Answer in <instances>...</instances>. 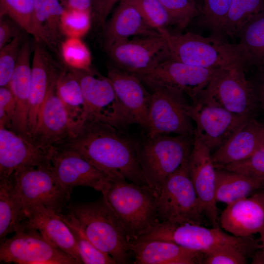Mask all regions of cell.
Listing matches in <instances>:
<instances>
[{
    "instance_id": "6da1fadb",
    "label": "cell",
    "mask_w": 264,
    "mask_h": 264,
    "mask_svg": "<svg viewBox=\"0 0 264 264\" xmlns=\"http://www.w3.org/2000/svg\"><path fill=\"white\" fill-rule=\"evenodd\" d=\"M110 125L86 120L78 132L53 149L74 152L112 178L148 185L136 154V139Z\"/></svg>"
},
{
    "instance_id": "7a4b0ae2",
    "label": "cell",
    "mask_w": 264,
    "mask_h": 264,
    "mask_svg": "<svg viewBox=\"0 0 264 264\" xmlns=\"http://www.w3.org/2000/svg\"><path fill=\"white\" fill-rule=\"evenodd\" d=\"M68 212L88 240L119 264L129 263L130 239L123 225L102 197L88 202L69 203Z\"/></svg>"
},
{
    "instance_id": "3957f363",
    "label": "cell",
    "mask_w": 264,
    "mask_h": 264,
    "mask_svg": "<svg viewBox=\"0 0 264 264\" xmlns=\"http://www.w3.org/2000/svg\"><path fill=\"white\" fill-rule=\"evenodd\" d=\"M171 242L206 254L224 246H233L252 257L259 248L258 239L229 235L220 227L208 228L202 225L158 221L132 241Z\"/></svg>"
},
{
    "instance_id": "277c9868",
    "label": "cell",
    "mask_w": 264,
    "mask_h": 264,
    "mask_svg": "<svg viewBox=\"0 0 264 264\" xmlns=\"http://www.w3.org/2000/svg\"><path fill=\"white\" fill-rule=\"evenodd\" d=\"M102 196L123 225L130 241L158 221L156 195L148 185L114 178Z\"/></svg>"
},
{
    "instance_id": "5b68a950",
    "label": "cell",
    "mask_w": 264,
    "mask_h": 264,
    "mask_svg": "<svg viewBox=\"0 0 264 264\" xmlns=\"http://www.w3.org/2000/svg\"><path fill=\"white\" fill-rule=\"evenodd\" d=\"M195 136H146L136 139V154L142 173L156 195L167 178L188 158Z\"/></svg>"
},
{
    "instance_id": "8992f818",
    "label": "cell",
    "mask_w": 264,
    "mask_h": 264,
    "mask_svg": "<svg viewBox=\"0 0 264 264\" xmlns=\"http://www.w3.org/2000/svg\"><path fill=\"white\" fill-rule=\"evenodd\" d=\"M159 33L166 42L171 59L206 68L242 67L234 44L192 32L174 34L165 29Z\"/></svg>"
},
{
    "instance_id": "52a82bcc",
    "label": "cell",
    "mask_w": 264,
    "mask_h": 264,
    "mask_svg": "<svg viewBox=\"0 0 264 264\" xmlns=\"http://www.w3.org/2000/svg\"><path fill=\"white\" fill-rule=\"evenodd\" d=\"M188 159L167 178L156 194L158 221L204 223V209L189 176Z\"/></svg>"
},
{
    "instance_id": "ba28073f",
    "label": "cell",
    "mask_w": 264,
    "mask_h": 264,
    "mask_svg": "<svg viewBox=\"0 0 264 264\" xmlns=\"http://www.w3.org/2000/svg\"><path fill=\"white\" fill-rule=\"evenodd\" d=\"M68 68L81 87L87 106L86 120L106 123L120 130L134 124L108 77L92 67L88 70Z\"/></svg>"
},
{
    "instance_id": "9c48e42d",
    "label": "cell",
    "mask_w": 264,
    "mask_h": 264,
    "mask_svg": "<svg viewBox=\"0 0 264 264\" xmlns=\"http://www.w3.org/2000/svg\"><path fill=\"white\" fill-rule=\"evenodd\" d=\"M11 176L24 212L30 207L41 206L61 214L69 204L71 193L60 185L52 168L22 166Z\"/></svg>"
},
{
    "instance_id": "30bf717a",
    "label": "cell",
    "mask_w": 264,
    "mask_h": 264,
    "mask_svg": "<svg viewBox=\"0 0 264 264\" xmlns=\"http://www.w3.org/2000/svg\"><path fill=\"white\" fill-rule=\"evenodd\" d=\"M151 88L147 135L153 137L174 133L195 136V128L188 113L190 104L185 94L164 86Z\"/></svg>"
},
{
    "instance_id": "8fae6325",
    "label": "cell",
    "mask_w": 264,
    "mask_h": 264,
    "mask_svg": "<svg viewBox=\"0 0 264 264\" xmlns=\"http://www.w3.org/2000/svg\"><path fill=\"white\" fill-rule=\"evenodd\" d=\"M197 98L249 118H256L259 110L251 84L241 66L220 69Z\"/></svg>"
},
{
    "instance_id": "7c38bea8",
    "label": "cell",
    "mask_w": 264,
    "mask_h": 264,
    "mask_svg": "<svg viewBox=\"0 0 264 264\" xmlns=\"http://www.w3.org/2000/svg\"><path fill=\"white\" fill-rule=\"evenodd\" d=\"M0 263L78 264L24 220L15 234L0 242Z\"/></svg>"
},
{
    "instance_id": "4fadbf2b",
    "label": "cell",
    "mask_w": 264,
    "mask_h": 264,
    "mask_svg": "<svg viewBox=\"0 0 264 264\" xmlns=\"http://www.w3.org/2000/svg\"><path fill=\"white\" fill-rule=\"evenodd\" d=\"M220 69L194 66L168 58L151 68L130 73L150 88L155 86L171 88L187 95L192 101Z\"/></svg>"
},
{
    "instance_id": "5bb4252c",
    "label": "cell",
    "mask_w": 264,
    "mask_h": 264,
    "mask_svg": "<svg viewBox=\"0 0 264 264\" xmlns=\"http://www.w3.org/2000/svg\"><path fill=\"white\" fill-rule=\"evenodd\" d=\"M192 102L188 113L196 123L195 136L211 153L223 145L245 122L252 119L232 113L201 98H197Z\"/></svg>"
},
{
    "instance_id": "9a60e30c",
    "label": "cell",
    "mask_w": 264,
    "mask_h": 264,
    "mask_svg": "<svg viewBox=\"0 0 264 264\" xmlns=\"http://www.w3.org/2000/svg\"><path fill=\"white\" fill-rule=\"evenodd\" d=\"M51 162L58 181L70 193L74 187L82 186L103 194L112 178L73 151L52 148Z\"/></svg>"
},
{
    "instance_id": "2e32d148",
    "label": "cell",
    "mask_w": 264,
    "mask_h": 264,
    "mask_svg": "<svg viewBox=\"0 0 264 264\" xmlns=\"http://www.w3.org/2000/svg\"><path fill=\"white\" fill-rule=\"evenodd\" d=\"M106 51L116 66L129 72L151 68L170 58L166 42L161 35L129 39Z\"/></svg>"
},
{
    "instance_id": "e0dca14e",
    "label": "cell",
    "mask_w": 264,
    "mask_h": 264,
    "mask_svg": "<svg viewBox=\"0 0 264 264\" xmlns=\"http://www.w3.org/2000/svg\"><path fill=\"white\" fill-rule=\"evenodd\" d=\"M188 159L189 176L204 214L213 227H220L218 209L215 198L216 168L211 152L195 136Z\"/></svg>"
},
{
    "instance_id": "ac0fdd59",
    "label": "cell",
    "mask_w": 264,
    "mask_h": 264,
    "mask_svg": "<svg viewBox=\"0 0 264 264\" xmlns=\"http://www.w3.org/2000/svg\"><path fill=\"white\" fill-rule=\"evenodd\" d=\"M66 67L58 64L40 42H35L31 64L29 135L36 128L41 107L49 90L58 80Z\"/></svg>"
},
{
    "instance_id": "d6986e66",
    "label": "cell",
    "mask_w": 264,
    "mask_h": 264,
    "mask_svg": "<svg viewBox=\"0 0 264 264\" xmlns=\"http://www.w3.org/2000/svg\"><path fill=\"white\" fill-rule=\"evenodd\" d=\"M51 150L45 151L13 131L0 128V178H8L18 168H51Z\"/></svg>"
},
{
    "instance_id": "ffe728a7",
    "label": "cell",
    "mask_w": 264,
    "mask_h": 264,
    "mask_svg": "<svg viewBox=\"0 0 264 264\" xmlns=\"http://www.w3.org/2000/svg\"><path fill=\"white\" fill-rule=\"evenodd\" d=\"M57 82L49 90L39 111L31 141L50 152L58 143L71 136L67 116L57 90Z\"/></svg>"
},
{
    "instance_id": "44dd1931",
    "label": "cell",
    "mask_w": 264,
    "mask_h": 264,
    "mask_svg": "<svg viewBox=\"0 0 264 264\" xmlns=\"http://www.w3.org/2000/svg\"><path fill=\"white\" fill-rule=\"evenodd\" d=\"M34 48V45H32L30 40L25 38L21 48L9 87L16 100V110L11 130L30 142L28 118L31 76V55Z\"/></svg>"
},
{
    "instance_id": "7402d4cb",
    "label": "cell",
    "mask_w": 264,
    "mask_h": 264,
    "mask_svg": "<svg viewBox=\"0 0 264 264\" xmlns=\"http://www.w3.org/2000/svg\"><path fill=\"white\" fill-rule=\"evenodd\" d=\"M107 77L134 124L147 131L151 93L137 76L116 66L108 67Z\"/></svg>"
},
{
    "instance_id": "603a6c76",
    "label": "cell",
    "mask_w": 264,
    "mask_h": 264,
    "mask_svg": "<svg viewBox=\"0 0 264 264\" xmlns=\"http://www.w3.org/2000/svg\"><path fill=\"white\" fill-rule=\"evenodd\" d=\"M219 220L223 230L236 237L259 233L264 225V200L261 192L227 205Z\"/></svg>"
},
{
    "instance_id": "cb8c5ba5",
    "label": "cell",
    "mask_w": 264,
    "mask_h": 264,
    "mask_svg": "<svg viewBox=\"0 0 264 264\" xmlns=\"http://www.w3.org/2000/svg\"><path fill=\"white\" fill-rule=\"evenodd\" d=\"M102 42L106 51L113 44L132 36L161 35L145 21L128 0H120L111 17L102 28Z\"/></svg>"
},
{
    "instance_id": "d4e9b609",
    "label": "cell",
    "mask_w": 264,
    "mask_h": 264,
    "mask_svg": "<svg viewBox=\"0 0 264 264\" xmlns=\"http://www.w3.org/2000/svg\"><path fill=\"white\" fill-rule=\"evenodd\" d=\"M24 221L38 231L54 246L82 264L79 249L74 236L59 214L41 206L25 211Z\"/></svg>"
},
{
    "instance_id": "484cf974",
    "label": "cell",
    "mask_w": 264,
    "mask_h": 264,
    "mask_svg": "<svg viewBox=\"0 0 264 264\" xmlns=\"http://www.w3.org/2000/svg\"><path fill=\"white\" fill-rule=\"evenodd\" d=\"M129 248L134 264H201L204 254L171 242L132 241Z\"/></svg>"
},
{
    "instance_id": "4316f807",
    "label": "cell",
    "mask_w": 264,
    "mask_h": 264,
    "mask_svg": "<svg viewBox=\"0 0 264 264\" xmlns=\"http://www.w3.org/2000/svg\"><path fill=\"white\" fill-rule=\"evenodd\" d=\"M264 140V121L256 118L245 122L221 147L211 154L216 168L251 156Z\"/></svg>"
},
{
    "instance_id": "83f0119b",
    "label": "cell",
    "mask_w": 264,
    "mask_h": 264,
    "mask_svg": "<svg viewBox=\"0 0 264 264\" xmlns=\"http://www.w3.org/2000/svg\"><path fill=\"white\" fill-rule=\"evenodd\" d=\"M65 7L60 0H34L32 36L35 42L60 54V47L66 38L61 28Z\"/></svg>"
},
{
    "instance_id": "f1b7e54d",
    "label": "cell",
    "mask_w": 264,
    "mask_h": 264,
    "mask_svg": "<svg viewBox=\"0 0 264 264\" xmlns=\"http://www.w3.org/2000/svg\"><path fill=\"white\" fill-rule=\"evenodd\" d=\"M237 37L235 47L245 72L264 65V11L251 17Z\"/></svg>"
},
{
    "instance_id": "f546056e",
    "label": "cell",
    "mask_w": 264,
    "mask_h": 264,
    "mask_svg": "<svg viewBox=\"0 0 264 264\" xmlns=\"http://www.w3.org/2000/svg\"><path fill=\"white\" fill-rule=\"evenodd\" d=\"M58 94L67 116L71 136L75 134L87 119V106L80 85L66 66L57 83Z\"/></svg>"
},
{
    "instance_id": "4dcf8cb0",
    "label": "cell",
    "mask_w": 264,
    "mask_h": 264,
    "mask_svg": "<svg viewBox=\"0 0 264 264\" xmlns=\"http://www.w3.org/2000/svg\"><path fill=\"white\" fill-rule=\"evenodd\" d=\"M264 187L260 181L242 174L223 168H216L215 198L217 202L229 204L247 198Z\"/></svg>"
},
{
    "instance_id": "1f68e13d",
    "label": "cell",
    "mask_w": 264,
    "mask_h": 264,
    "mask_svg": "<svg viewBox=\"0 0 264 264\" xmlns=\"http://www.w3.org/2000/svg\"><path fill=\"white\" fill-rule=\"evenodd\" d=\"M26 219L24 209L10 176L0 178V241L15 232Z\"/></svg>"
},
{
    "instance_id": "d6a6232c",
    "label": "cell",
    "mask_w": 264,
    "mask_h": 264,
    "mask_svg": "<svg viewBox=\"0 0 264 264\" xmlns=\"http://www.w3.org/2000/svg\"><path fill=\"white\" fill-rule=\"evenodd\" d=\"M59 214L74 236L83 264H117L110 255L98 249L88 240L71 214Z\"/></svg>"
},
{
    "instance_id": "836d02e7",
    "label": "cell",
    "mask_w": 264,
    "mask_h": 264,
    "mask_svg": "<svg viewBox=\"0 0 264 264\" xmlns=\"http://www.w3.org/2000/svg\"><path fill=\"white\" fill-rule=\"evenodd\" d=\"M264 11V0H232L226 18L224 35L237 37L252 16Z\"/></svg>"
},
{
    "instance_id": "e575fe53",
    "label": "cell",
    "mask_w": 264,
    "mask_h": 264,
    "mask_svg": "<svg viewBox=\"0 0 264 264\" xmlns=\"http://www.w3.org/2000/svg\"><path fill=\"white\" fill-rule=\"evenodd\" d=\"M232 0H202L199 16L211 36L223 39L224 28Z\"/></svg>"
},
{
    "instance_id": "d590c367",
    "label": "cell",
    "mask_w": 264,
    "mask_h": 264,
    "mask_svg": "<svg viewBox=\"0 0 264 264\" xmlns=\"http://www.w3.org/2000/svg\"><path fill=\"white\" fill-rule=\"evenodd\" d=\"M60 54L68 67L81 70L92 67L90 52L81 38H66L60 45Z\"/></svg>"
},
{
    "instance_id": "8d00e7d4",
    "label": "cell",
    "mask_w": 264,
    "mask_h": 264,
    "mask_svg": "<svg viewBox=\"0 0 264 264\" xmlns=\"http://www.w3.org/2000/svg\"><path fill=\"white\" fill-rule=\"evenodd\" d=\"M171 19V25L185 28L191 21L199 16L201 4L197 0H160Z\"/></svg>"
},
{
    "instance_id": "74e56055",
    "label": "cell",
    "mask_w": 264,
    "mask_h": 264,
    "mask_svg": "<svg viewBox=\"0 0 264 264\" xmlns=\"http://www.w3.org/2000/svg\"><path fill=\"white\" fill-rule=\"evenodd\" d=\"M34 4V0H0V17H9L32 35Z\"/></svg>"
},
{
    "instance_id": "f35d334b",
    "label": "cell",
    "mask_w": 264,
    "mask_h": 264,
    "mask_svg": "<svg viewBox=\"0 0 264 264\" xmlns=\"http://www.w3.org/2000/svg\"><path fill=\"white\" fill-rule=\"evenodd\" d=\"M22 31L0 48V86L9 87L18 61L21 48L25 38Z\"/></svg>"
},
{
    "instance_id": "ab89813d",
    "label": "cell",
    "mask_w": 264,
    "mask_h": 264,
    "mask_svg": "<svg viewBox=\"0 0 264 264\" xmlns=\"http://www.w3.org/2000/svg\"><path fill=\"white\" fill-rule=\"evenodd\" d=\"M128 0L136 8L147 23L158 33L171 25L169 15L160 0Z\"/></svg>"
},
{
    "instance_id": "60d3db41",
    "label": "cell",
    "mask_w": 264,
    "mask_h": 264,
    "mask_svg": "<svg viewBox=\"0 0 264 264\" xmlns=\"http://www.w3.org/2000/svg\"><path fill=\"white\" fill-rule=\"evenodd\" d=\"M61 28L66 38H81L89 30L92 21L90 13L65 7Z\"/></svg>"
},
{
    "instance_id": "b9f144b4",
    "label": "cell",
    "mask_w": 264,
    "mask_h": 264,
    "mask_svg": "<svg viewBox=\"0 0 264 264\" xmlns=\"http://www.w3.org/2000/svg\"><path fill=\"white\" fill-rule=\"evenodd\" d=\"M218 168L240 173L257 180L264 182V140L249 157Z\"/></svg>"
},
{
    "instance_id": "7bdbcfd3",
    "label": "cell",
    "mask_w": 264,
    "mask_h": 264,
    "mask_svg": "<svg viewBox=\"0 0 264 264\" xmlns=\"http://www.w3.org/2000/svg\"><path fill=\"white\" fill-rule=\"evenodd\" d=\"M248 256L239 249L224 246L204 254L203 264H245Z\"/></svg>"
},
{
    "instance_id": "ee69618b",
    "label": "cell",
    "mask_w": 264,
    "mask_h": 264,
    "mask_svg": "<svg viewBox=\"0 0 264 264\" xmlns=\"http://www.w3.org/2000/svg\"><path fill=\"white\" fill-rule=\"evenodd\" d=\"M16 110L14 95L8 87L0 88V128L11 130Z\"/></svg>"
},
{
    "instance_id": "f6af8a7d",
    "label": "cell",
    "mask_w": 264,
    "mask_h": 264,
    "mask_svg": "<svg viewBox=\"0 0 264 264\" xmlns=\"http://www.w3.org/2000/svg\"><path fill=\"white\" fill-rule=\"evenodd\" d=\"M250 71L251 74L247 79L251 84L259 110H261L264 114V65Z\"/></svg>"
},
{
    "instance_id": "bcb514c9",
    "label": "cell",
    "mask_w": 264,
    "mask_h": 264,
    "mask_svg": "<svg viewBox=\"0 0 264 264\" xmlns=\"http://www.w3.org/2000/svg\"><path fill=\"white\" fill-rule=\"evenodd\" d=\"M22 31L21 26L9 17H0V48L9 43Z\"/></svg>"
},
{
    "instance_id": "7dc6e473",
    "label": "cell",
    "mask_w": 264,
    "mask_h": 264,
    "mask_svg": "<svg viewBox=\"0 0 264 264\" xmlns=\"http://www.w3.org/2000/svg\"><path fill=\"white\" fill-rule=\"evenodd\" d=\"M120 0H102L96 10L91 16L95 28H102L115 4Z\"/></svg>"
},
{
    "instance_id": "c3c4849f",
    "label": "cell",
    "mask_w": 264,
    "mask_h": 264,
    "mask_svg": "<svg viewBox=\"0 0 264 264\" xmlns=\"http://www.w3.org/2000/svg\"><path fill=\"white\" fill-rule=\"evenodd\" d=\"M65 7L92 13V0H66Z\"/></svg>"
},
{
    "instance_id": "681fc988",
    "label": "cell",
    "mask_w": 264,
    "mask_h": 264,
    "mask_svg": "<svg viewBox=\"0 0 264 264\" xmlns=\"http://www.w3.org/2000/svg\"><path fill=\"white\" fill-rule=\"evenodd\" d=\"M259 234H260V237L258 238L260 247L252 257V264H264V225Z\"/></svg>"
},
{
    "instance_id": "f907efd6",
    "label": "cell",
    "mask_w": 264,
    "mask_h": 264,
    "mask_svg": "<svg viewBox=\"0 0 264 264\" xmlns=\"http://www.w3.org/2000/svg\"><path fill=\"white\" fill-rule=\"evenodd\" d=\"M102 0H92V14L96 10Z\"/></svg>"
},
{
    "instance_id": "816d5d0a",
    "label": "cell",
    "mask_w": 264,
    "mask_h": 264,
    "mask_svg": "<svg viewBox=\"0 0 264 264\" xmlns=\"http://www.w3.org/2000/svg\"><path fill=\"white\" fill-rule=\"evenodd\" d=\"M261 193L262 194L263 198L264 200V190H263V191H261Z\"/></svg>"
},
{
    "instance_id": "f5cc1de1",
    "label": "cell",
    "mask_w": 264,
    "mask_h": 264,
    "mask_svg": "<svg viewBox=\"0 0 264 264\" xmlns=\"http://www.w3.org/2000/svg\"><path fill=\"white\" fill-rule=\"evenodd\" d=\"M60 1L62 3V4L63 5H64L65 3V1H66V0H60Z\"/></svg>"
},
{
    "instance_id": "db71d44e",
    "label": "cell",
    "mask_w": 264,
    "mask_h": 264,
    "mask_svg": "<svg viewBox=\"0 0 264 264\" xmlns=\"http://www.w3.org/2000/svg\"><path fill=\"white\" fill-rule=\"evenodd\" d=\"M197 0L200 2V1L202 0Z\"/></svg>"
},
{
    "instance_id": "11a10c76",
    "label": "cell",
    "mask_w": 264,
    "mask_h": 264,
    "mask_svg": "<svg viewBox=\"0 0 264 264\" xmlns=\"http://www.w3.org/2000/svg\"></svg>"
}]
</instances>
